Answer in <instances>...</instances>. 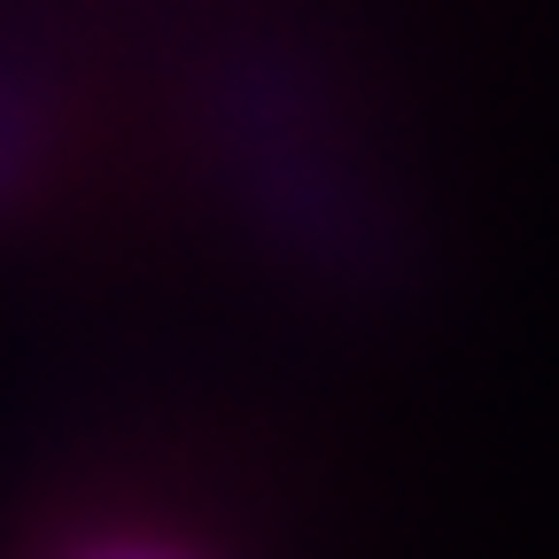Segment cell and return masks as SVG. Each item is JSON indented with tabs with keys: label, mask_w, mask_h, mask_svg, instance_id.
I'll return each mask as SVG.
<instances>
[{
	"label": "cell",
	"mask_w": 559,
	"mask_h": 559,
	"mask_svg": "<svg viewBox=\"0 0 559 559\" xmlns=\"http://www.w3.org/2000/svg\"><path fill=\"white\" fill-rule=\"evenodd\" d=\"M70 559H194V551H179L164 536H102V544H79Z\"/></svg>",
	"instance_id": "6da1fadb"
}]
</instances>
